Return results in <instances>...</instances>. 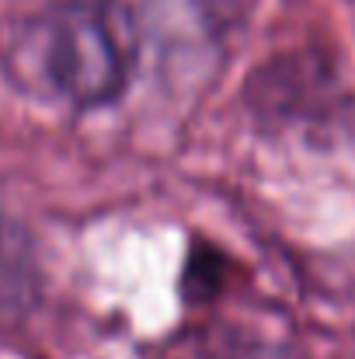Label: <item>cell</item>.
<instances>
[{"label":"cell","mask_w":355,"mask_h":359,"mask_svg":"<svg viewBox=\"0 0 355 359\" xmlns=\"http://www.w3.org/2000/svg\"><path fill=\"white\" fill-rule=\"evenodd\" d=\"M21 84L74 112L118 102L136 74L139 35L125 0H49L14 35Z\"/></svg>","instance_id":"1"},{"label":"cell","mask_w":355,"mask_h":359,"mask_svg":"<svg viewBox=\"0 0 355 359\" xmlns=\"http://www.w3.org/2000/svg\"><path fill=\"white\" fill-rule=\"evenodd\" d=\"M39 258L21 224L0 217V325L25 318L39 300Z\"/></svg>","instance_id":"2"},{"label":"cell","mask_w":355,"mask_h":359,"mask_svg":"<svg viewBox=\"0 0 355 359\" xmlns=\"http://www.w3.org/2000/svg\"><path fill=\"white\" fill-rule=\"evenodd\" d=\"M199 359H300L293 349H286L282 342L275 339H265L258 332H247V328H216L202 349Z\"/></svg>","instance_id":"3"},{"label":"cell","mask_w":355,"mask_h":359,"mask_svg":"<svg viewBox=\"0 0 355 359\" xmlns=\"http://www.w3.org/2000/svg\"><path fill=\"white\" fill-rule=\"evenodd\" d=\"M223 255L216 248H206V244H195V251H188V262H185V272H181V293L185 300H209L216 297V290L223 286Z\"/></svg>","instance_id":"4"}]
</instances>
